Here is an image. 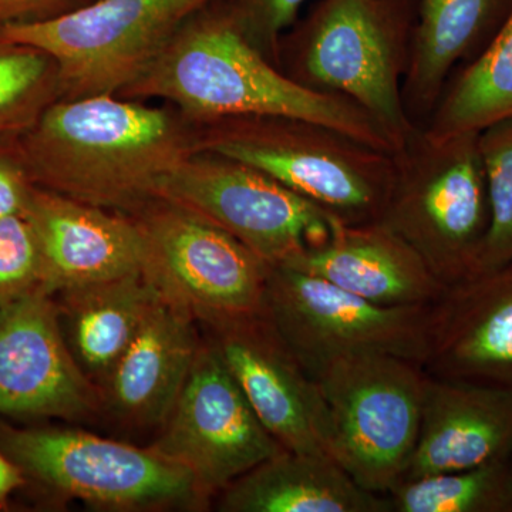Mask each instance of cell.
<instances>
[{"instance_id": "7a4b0ae2", "label": "cell", "mask_w": 512, "mask_h": 512, "mask_svg": "<svg viewBox=\"0 0 512 512\" xmlns=\"http://www.w3.org/2000/svg\"><path fill=\"white\" fill-rule=\"evenodd\" d=\"M20 143L37 187L124 215L198 151L181 111L120 96L57 100Z\"/></svg>"}, {"instance_id": "30bf717a", "label": "cell", "mask_w": 512, "mask_h": 512, "mask_svg": "<svg viewBox=\"0 0 512 512\" xmlns=\"http://www.w3.org/2000/svg\"><path fill=\"white\" fill-rule=\"evenodd\" d=\"M264 315L312 377L353 353L421 366L429 353L431 305H376L285 265L269 268Z\"/></svg>"}, {"instance_id": "6da1fadb", "label": "cell", "mask_w": 512, "mask_h": 512, "mask_svg": "<svg viewBox=\"0 0 512 512\" xmlns=\"http://www.w3.org/2000/svg\"><path fill=\"white\" fill-rule=\"evenodd\" d=\"M120 97L164 101L195 124L239 116L295 117L335 128L384 153L399 150L355 101L306 89L266 59L242 33L227 0H211L185 20Z\"/></svg>"}, {"instance_id": "44dd1931", "label": "cell", "mask_w": 512, "mask_h": 512, "mask_svg": "<svg viewBox=\"0 0 512 512\" xmlns=\"http://www.w3.org/2000/svg\"><path fill=\"white\" fill-rule=\"evenodd\" d=\"M412 55L403 82L410 119L423 126L461 62L503 25L512 0H414Z\"/></svg>"}, {"instance_id": "277c9868", "label": "cell", "mask_w": 512, "mask_h": 512, "mask_svg": "<svg viewBox=\"0 0 512 512\" xmlns=\"http://www.w3.org/2000/svg\"><path fill=\"white\" fill-rule=\"evenodd\" d=\"M195 130L198 151L261 171L343 224L382 217L392 191L393 154L295 117H225L195 124Z\"/></svg>"}, {"instance_id": "ffe728a7", "label": "cell", "mask_w": 512, "mask_h": 512, "mask_svg": "<svg viewBox=\"0 0 512 512\" xmlns=\"http://www.w3.org/2000/svg\"><path fill=\"white\" fill-rule=\"evenodd\" d=\"M218 495L224 512H393L387 495L360 487L333 458L289 450Z\"/></svg>"}, {"instance_id": "83f0119b", "label": "cell", "mask_w": 512, "mask_h": 512, "mask_svg": "<svg viewBox=\"0 0 512 512\" xmlns=\"http://www.w3.org/2000/svg\"><path fill=\"white\" fill-rule=\"evenodd\" d=\"M227 2L245 37L266 59L279 67L282 37L295 25L308 0H227Z\"/></svg>"}, {"instance_id": "1f68e13d", "label": "cell", "mask_w": 512, "mask_h": 512, "mask_svg": "<svg viewBox=\"0 0 512 512\" xmlns=\"http://www.w3.org/2000/svg\"><path fill=\"white\" fill-rule=\"evenodd\" d=\"M508 461H510V470H511V476H512V454H511L510 460H508Z\"/></svg>"}, {"instance_id": "2e32d148", "label": "cell", "mask_w": 512, "mask_h": 512, "mask_svg": "<svg viewBox=\"0 0 512 512\" xmlns=\"http://www.w3.org/2000/svg\"><path fill=\"white\" fill-rule=\"evenodd\" d=\"M25 217L39 239L50 295L141 272L143 238L130 215L36 185Z\"/></svg>"}, {"instance_id": "d6a6232c", "label": "cell", "mask_w": 512, "mask_h": 512, "mask_svg": "<svg viewBox=\"0 0 512 512\" xmlns=\"http://www.w3.org/2000/svg\"><path fill=\"white\" fill-rule=\"evenodd\" d=\"M90 2H93V0H90ZM90 2H89V3H90Z\"/></svg>"}, {"instance_id": "52a82bcc", "label": "cell", "mask_w": 512, "mask_h": 512, "mask_svg": "<svg viewBox=\"0 0 512 512\" xmlns=\"http://www.w3.org/2000/svg\"><path fill=\"white\" fill-rule=\"evenodd\" d=\"M211 0H93L45 22L6 26L0 37L43 50L59 66L60 99L120 96L181 25Z\"/></svg>"}, {"instance_id": "f1b7e54d", "label": "cell", "mask_w": 512, "mask_h": 512, "mask_svg": "<svg viewBox=\"0 0 512 512\" xmlns=\"http://www.w3.org/2000/svg\"><path fill=\"white\" fill-rule=\"evenodd\" d=\"M35 187L20 137L0 138V218L25 215Z\"/></svg>"}, {"instance_id": "8fae6325", "label": "cell", "mask_w": 512, "mask_h": 512, "mask_svg": "<svg viewBox=\"0 0 512 512\" xmlns=\"http://www.w3.org/2000/svg\"><path fill=\"white\" fill-rule=\"evenodd\" d=\"M156 200L224 229L271 266L325 241L335 221L274 178L208 151H197L175 168Z\"/></svg>"}, {"instance_id": "9c48e42d", "label": "cell", "mask_w": 512, "mask_h": 512, "mask_svg": "<svg viewBox=\"0 0 512 512\" xmlns=\"http://www.w3.org/2000/svg\"><path fill=\"white\" fill-rule=\"evenodd\" d=\"M130 217L143 238L141 272L164 299L207 326L264 313L271 265L238 239L163 200Z\"/></svg>"}, {"instance_id": "9a60e30c", "label": "cell", "mask_w": 512, "mask_h": 512, "mask_svg": "<svg viewBox=\"0 0 512 512\" xmlns=\"http://www.w3.org/2000/svg\"><path fill=\"white\" fill-rule=\"evenodd\" d=\"M423 369L512 393V261L447 286L431 305Z\"/></svg>"}, {"instance_id": "4fadbf2b", "label": "cell", "mask_w": 512, "mask_h": 512, "mask_svg": "<svg viewBox=\"0 0 512 512\" xmlns=\"http://www.w3.org/2000/svg\"><path fill=\"white\" fill-rule=\"evenodd\" d=\"M220 352L265 429L285 450L335 460L328 404L264 313L208 326Z\"/></svg>"}, {"instance_id": "4316f807", "label": "cell", "mask_w": 512, "mask_h": 512, "mask_svg": "<svg viewBox=\"0 0 512 512\" xmlns=\"http://www.w3.org/2000/svg\"><path fill=\"white\" fill-rule=\"evenodd\" d=\"M45 289V266L35 229L25 215L0 218V306Z\"/></svg>"}, {"instance_id": "f546056e", "label": "cell", "mask_w": 512, "mask_h": 512, "mask_svg": "<svg viewBox=\"0 0 512 512\" xmlns=\"http://www.w3.org/2000/svg\"><path fill=\"white\" fill-rule=\"evenodd\" d=\"M89 2L90 0H0V29L55 19Z\"/></svg>"}, {"instance_id": "4dcf8cb0", "label": "cell", "mask_w": 512, "mask_h": 512, "mask_svg": "<svg viewBox=\"0 0 512 512\" xmlns=\"http://www.w3.org/2000/svg\"><path fill=\"white\" fill-rule=\"evenodd\" d=\"M25 477L18 464L0 450V504L5 503L13 491L25 484Z\"/></svg>"}, {"instance_id": "8992f818", "label": "cell", "mask_w": 512, "mask_h": 512, "mask_svg": "<svg viewBox=\"0 0 512 512\" xmlns=\"http://www.w3.org/2000/svg\"><path fill=\"white\" fill-rule=\"evenodd\" d=\"M426 370L384 353H353L313 379L328 404L335 461L360 487L387 495L402 480L419 437Z\"/></svg>"}, {"instance_id": "7c38bea8", "label": "cell", "mask_w": 512, "mask_h": 512, "mask_svg": "<svg viewBox=\"0 0 512 512\" xmlns=\"http://www.w3.org/2000/svg\"><path fill=\"white\" fill-rule=\"evenodd\" d=\"M154 450L185 468L212 498L285 450L258 419L210 339L161 424Z\"/></svg>"}, {"instance_id": "7402d4cb", "label": "cell", "mask_w": 512, "mask_h": 512, "mask_svg": "<svg viewBox=\"0 0 512 512\" xmlns=\"http://www.w3.org/2000/svg\"><path fill=\"white\" fill-rule=\"evenodd\" d=\"M64 339L93 384L106 382L160 293L143 272L59 292Z\"/></svg>"}, {"instance_id": "3957f363", "label": "cell", "mask_w": 512, "mask_h": 512, "mask_svg": "<svg viewBox=\"0 0 512 512\" xmlns=\"http://www.w3.org/2000/svg\"><path fill=\"white\" fill-rule=\"evenodd\" d=\"M414 20V0H318L282 37L279 67L306 89L355 101L400 148L419 127L403 100Z\"/></svg>"}, {"instance_id": "484cf974", "label": "cell", "mask_w": 512, "mask_h": 512, "mask_svg": "<svg viewBox=\"0 0 512 512\" xmlns=\"http://www.w3.org/2000/svg\"><path fill=\"white\" fill-rule=\"evenodd\" d=\"M478 147L491 214L478 266L483 272L512 261V116L478 131Z\"/></svg>"}, {"instance_id": "e0dca14e", "label": "cell", "mask_w": 512, "mask_h": 512, "mask_svg": "<svg viewBox=\"0 0 512 512\" xmlns=\"http://www.w3.org/2000/svg\"><path fill=\"white\" fill-rule=\"evenodd\" d=\"M382 306L434 305L447 286L382 222L333 221L329 237L282 264Z\"/></svg>"}, {"instance_id": "ba28073f", "label": "cell", "mask_w": 512, "mask_h": 512, "mask_svg": "<svg viewBox=\"0 0 512 512\" xmlns=\"http://www.w3.org/2000/svg\"><path fill=\"white\" fill-rule=\"evenodd\" d=\"M0 450L26 477L111 510H202L211 498L185 468L141 448L69 429L0 427Z\"/></svg>"}, {"instance_id": "d4e9b609", "label": "cell", "mask_w": 512, "mask_h": 512, "mask_svg": "<svg viewBox=\"0 0 512 512\" xmlns=\"http://www.w3.org/2000/svg\"><path fill=\"white\" fill-rule=\"evenodd\" d=\"M60 97L56 60L0 37V138L23 136Z\"/></svg>"}, {"instance_id": "cb8c5ba5", "label": "cell", "mask_w": 512, "mask_h": 512, "mask_svg": "<svg viewBox=\"0 0 512 512\" xmlns=\"http://www.w3.org/2000/svg\"><path fill=\"white\" fill-rule=\"evenodd\" d=\"M508 460L402 481L387 493L392 511L512 512Z\"/></svg>"}, {"instance_id": "ac0fdd59", "label": "cell", "mask_w": 512, "mask_h": 512, "mask_svg": "<svg viewBox=\"0 0 512 512\" xmlns=\"http://www.w3.org/2000/svg\"><path fill=\"white\" fill-rule=\"evenodd\" d=\"M511 454V392L427 373L419 437L400 483L508 460Z\"/></svg>"}, {"instance_id": "5bb4252c", "label": "cell", "mask_w": 512, "mask_h": 512, "mask_svg": "<svg viewBox=\"0 0 512 512\" xmlns=\"http://www.w3.org/2000/svg\"><path fill=\"white\" fill-rule=\"evenodd\" d=\"M100 390L77 365L53 295L36 291L0 306V416H89Z\"/></svg>"}, {"instance_id": "603a6c76", "label": "cell", "mask_w": 512, "mask_h": 512, "mask_svg": "<svg viewBox=\"0 0 512 512\" xmlns=\"http://www.w3.org/2000/svg\"><path fill=\"white\" fill-rule=\"evenodd\" d=\"M512 116V6L493 39L446 89L423 128L431 138L481 131Z\"/></svg>"}, {"instance_id": "5b68a950", "label": "cell", "mask_w": 512, "mask_h": 512, "mask_svg": "<svg viewBox=\"0 0 512 512\" xmlns=\"http://www.w3.org/2000/svg\"><path fill=\"white\" fill-rule=\"evenodd\" d=\"M393 158L392 191L379 222L444 285L477 274L491 220L478 131L431 138L419 126Z\"/></svg>"}, {"instance_id": "d6986e66", "label": "cell", "mask_w": 512, "mask_h": 512, "mask_svg": "<svg viewBox=\"0 0 512 512\" xmlns=\"http://www.w3.org/2000/svg\"><path fill=\"white\" fill-rule=\"evenodd\" d=\"M201 345L194 316L158 296L103 383L110 409L134 426H161L187 382Z\"/></svg>"}]
</instances>
